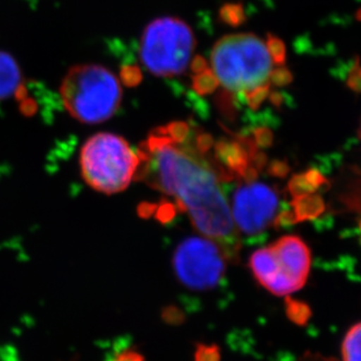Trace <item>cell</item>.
<instances>
[{
  "instance_id": "cell-1",
  "label": "cell",
  "mask_w": 361,
  "mask_h": 361,
  "mask_svg": "<svg viewBox=\"0 0 361 361\" xmlns=\"http://www.w3.org/2000/svg\"><path fill=\"white\" fill-rule=\"evenodd\" d=\"M208 140L188 123L154 129L137 150L140 163L135 179L174 198L201 235L216 242L228 261H235L239 232L220 173L206 154Z\"/></svg>"
},
{
  "instance_id": "cell-2",
  "label": "cell",
  "mask_w": 361,
  "mask_h": 361,
  "mask_svg": "<svg viewBox=\"0 0 361 361\" xmlns=\"http://www.w3.org/2000/svg\"><path fill=\"white\" fill-rule=\"evenodd\" d=\"M281 47L249 33L226 35L212 49L213 78L228 92L261 101L284 60Z\"/></svg>"
},
{
  "instance_id": "cell-3",
  "label": "cell",
  "mask_w": 361,
  "mask_h": 361,
  "mask_svg": "<svg viewBox=\"0 0 361 361\" xmlns=\"http://www.w3.org/2000/svg\"><path fill=\"white\" fill-rule=\"evenodd\" d=\"M61 99L73 118L87 124L109 120L122 101L121 82L111 71L99 65L73 67L62 80Z\"/></svg>"
},
{
  "instance_id": "cell-4",
  "label": "cell",
  "mask_w": 361,
  "mask_h": 361,
  "mask_svg": "<svg viewBox=\"0 0 361 361\" xmlns=\"http://www.w3.org/2000/svg\"><path fill=\"white\" fill-rule=\"evenodd\" d=\"M140 158L123 137L96 133L81 149L80 166L85 183L103 195H116L136 178Z\"/></svg>"
},
{
  "instance_id": "cell-5",
  "label": "cell",
  "mask_w": 361,
  "mask_h": 361,
  "mask_svg": "<svg viewBox=\"0 0 361 361\" xmlns=\"http://www.w3.org/2000/svg\"><path fill=\"white\" fill-rule=\"evenodd\" d=\"M249 266L263 288L275 296H289L307 283L311 269L310 249L298 236H282L252 252Z\"/></svg>"
},
{
  "instance_id": "cell-6",
  "label": "cell",
  "mask_w": 361,
  "mask_h": 361,
  "mask_svg": "<svg viewBox=\"0 0 361 361\" xmlns=\"http://www.w3.org/2000/svg\"><path fill=\"white\" fill-rule=\"evenodd\" d=\"M195 47V35L186 23L177 18H158L142 35L140 59L154 75H179L188 69Z\"/></svg>"
},
{
  "instance_id": "cell-7",
  "label": "cell",
  "mask_w": 361,
  "mask_h": 361,
  "mask_svg": "<svg viewBox=\"0 0 361 361\" xmlns=\"http://www.w3.org/2000/svg\"><path fill=\"white\" fill-rule=\"evenodd\" d=\"M225 252L216 242L204 236H191L178 245L173 256L174 273L188 289H212L225 275Z\"/></svg>"
},
{
  "instance_id": "cell-8",
  "label": "cell",
  "mask_w": 361,
  "mask_h": 361,
  "mask_svg": "<svg viewBox=\"0 0 361 361\" xmlns=\"http://www.w3.org/2000/svg\"><path fill=\"white\" fill-rule=\"evenodd\" d=\"M280 209L277 192L264 183L250 181L241 185L233 195V220L238 232L256 235L276 221Z\"/></svg>"
},
{
  "instance_id": "cell-9",
  "label": "cell",
  "mask_w": 361,
  "mask_h": 361,
  "mask_svg": "<svg viewBox=\"0 0 361 361\" xmlns=\"http://www.w3.org/2000/svg\"><path fill=\"white\" fill-rule=\"evenodd\" d=\"M21 85V72L10 54L0 51V101L14 95Z\"/></svg>"
},
{
  "instance_id": "cell-10",
  "label": "cell",
  "mask_w": 361,
  "mask_h": 361,
  "mask_svg": "<svg viewBox=\"0 0 361 361\" xmlns=\"http://www.w3.org/2000/svg\"><path fill=\"white\" fill-rule=\"evenodd\" d=\"M360 338L361 324L357 323L345 334L341 345L343 361H360Z\"/></svg>"
},
{
  "instance_id": "cell-11",
  "label": "cell",
  "mask_w": 361,
  "mask_h": 361,
  "mask_svg": "<svg viewBox=\"0 0 361 361\" xmlns=\"http://www.w3.org/2000/svg\"><path fill=\"white\" fill-rule=\"evenodd\" d=\"M219 350L213 346H200L195 355V361H219Z\"/></svg>"
},
{
  "instance_id": "cell-12",
  "label": "cell",
  "mask_w": 361,
  "mask_h": 361,
  "mask_svg": "<svg viewBox=\"0 0 361 361\" xmlns=\"http://www.w3.org/2000/svg\"><path fill=\"white\" fill-rule=\"evenodd\" d=\"M114 361H144V358L136 352L128 351L117 355Z\"/></svg>"
}]
</instances>
